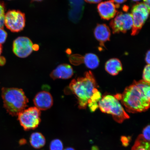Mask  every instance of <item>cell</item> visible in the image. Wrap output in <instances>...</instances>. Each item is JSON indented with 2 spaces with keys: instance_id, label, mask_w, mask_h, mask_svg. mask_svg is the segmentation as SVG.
Instances as JSON below:
<instances>
[{
  "instance_id": "1",
  "label": "cell",
  "mask_w": 150,
  "mask_h": 150,
  "mask_svg": "<svg viewBox=\"0 0 150 150\" xmlns=\"http://www.w3.org/2000/svg\"><path fill=\"white\" fill-rule=\"evenodd\" d=\"M125 110L130 113L145 112L149 108L150 83L143 80H134L131 85L125 88L122 95H117Z\"/></svg>"
},
{
  "instance_id": "2",
  "label": "cell",
  "mask_w": 150,
  "mask_h": 150,
  "mask_svg": "<svg viewBox=\"0 0 150 150\" xmlns=\"http://www.w3.org/2000/svg\"><path fill=\"white\" fill-rule=\"evenodd\" d=\"M96 81L91 71L86 72L82 77L74 79L71 82L69 88L78 99V107L86 108L90 99L97 89Z\"/></svg>"
},
{
  "instance_id": "3",
  "label": "cell",
  "mask_w": 150,
  "mask_h": 150,
  "mask_svg": "<svg viewBox=\"0 0 150 150\" xmlns=\"http://www.w3.org/2000/svg\"><path fill=\"white\" fill-rule=\"evenodd\" d=\"M1 97L4 107L12 116H18L25 109L29 102L23 90L18 88H3Z\"/></svg>"
},
{
  "instance_id": "4",
  "label": "cell",
  "mask_w": 150,
  "mask_h": 150,
  "mask_svg": "<svg viewBox=\"0 0 150 150\" xmlns=\"http://www.w3.org/2000/svg\"><path fill=\"white\" fill-rule=\"evenodd\" d=\"M98 108L103 112L111 115L117 123H122L125 120L130 118L119 100L114 96H104L99 101Z\"/></svg>"
},
{
  "instance_id": "5",
  "label": "cell",
  "mask_w": 150,
  "mask_h": 150,
  "mask_svg": "<svg viewBox=\"0 0 150 150\" xmlns=\"http://www.w3.org/2000/svg\"><path fill=\"white\" fill-rule=\"evenodd\" d=\"M40 110L35 107H33L25 109L19 113L18 119L24 130H33L40 124Z\"/></svg>"
},
{
  "instance_id": "6",
  "label": "cell",
  "mask_w": 150,
  "mask_h": 150,
  "mask_svg": "<svg viewBox=\"0 0 150 150\" xmlns=\"http://www.w3.org/2000/svg\"><path fill=\"white\" fill-rule=\"evenodd\" d=\"M150 8L143 3H138L131 10L133 25L131 35H136L139 33L149 17Z\"/></svg>"
},
{
  "instance_id": "7",
  "label": "cell",
  "mask_w": 150,
  "mask_h": 150,
  "mask_svg": "<svg viewBox=\"0 0 150 150\" xmlns=\"http://www.w3.org/2000/svg\"><path fill=\"white\" fill-rule=\"evenodd\" d=\"M133 22L132 16L129 13H117L110 23L113 33H125L132 29Z\"/></svg>"
},
{
  "instance_id": "8",
  "label": "cell",
  "mask_w": 150,
  "mask_h": 150,
  "mask_svg": "<svg viewBox=\"0 0 150 150\" xmlns=\"http://www.w3.org/2000/svg\"><path fill=\"white\" fill-rule=\"evenodd\" d=\"M25 24V14L19 11H9L5 15V25L13 32L21 31Z\"/></svg>"
},
{
  "instance_id": "9",
  "label": "cell",
  "mask_w": 150,
  "mask_h": 150,
  "mask_svg": "<svg viewBox=\"0 0 150 150\" xmlns=\"http://www.w3.org/2000/svg\"><path fill=\"white\" fill-rule=\"evenodd\" d=\"M34 50L32 42L27 37H18L14 41L13 50L18 57L24 58L28 57Z\"/></svg>"
},
{
  "instance_id": "10",
  "label": "cell",
  "mask_w": 150,
  "mask_h": 150,
  "mask_svg": "<svg viewBox=\"0 0 150 150\" xmlns=\"http://www.w3.org/2000/svg\"><path fill=\"white\" fill-rule=\"evenodd\" d=\"M119 6L112 0L101 2L97 6L98 12L101 18L105 20H109L115 17L117 13Z\"/></svg>"
},
{
  "instance_id": "11",
  "label": "cell",
  "mask_w": 150,
  "mask_h": 150,
  "mask_svg": "<svg viewBox=\"0 0 150 150\" xmlns=\"http://www.w3.org/2000/svg\"><path fill=\"white\" fill-rule=\"evenodd\" d=\"M33 102L35 107L40 110H45L52 107L53 104V100L50 93L42 91L35 95L33 99Z\"/></svg>"
},
{
  "instance_id": "12",
  "label": "cell",
  "mask_w": 150,
  "mask_h": 150,
  "mask_svg": "<svg viewBox=\"0 0 150 150\" xmlns=\"http://www.w3.org/2000/svg\"><path fill=\"white\" fill-rule=\"evenodd\" d=\"M74 70L70 65L64 64L59 65L52 71L50 76L52 79H67L72 77Z\"/></svg>"
},
{
  "instance_id": "13",
  "label": "cell",
  "mask_w": 150,
  "mask_h": 150,
  "mask_svg": "<svg viewBox=\"0 0 150 150\" xmlns=\"http://www.w3.org/2000/svg\"><path fill=\"white\" fill-rule=\"evenodd\" d=\"M94 34L100 45L103 46L105 42L109 40L111 33L109 28L106 24H99L96 27Z\"/></svg>"
},
{
  "instance_id": "14",
  "label": "cell",
  "mask_w": 150,
  "mask_h": 150,
  "mask_svg": "<svg viewBox=\"0 0 150 150\" xmlns=\"http://www.w3.org/2000/svg\"><path fill=\"white\" fill-rule=\"evenodd\" d=\"M105 69L107 72L112 76H117L122 71V65L119 59L112 58L107 61L105 65Z\"/></svg>"
},
{
  "instance_id": "15",
  "label": "cell",
  "mask_w": 150,
  "mask_h": 150,
  "mask_svg": "<svg viewBox=\"0 0 150 150\" xmlns=\"http://www.w3.org/2000/svg\"><path fill=\"white\" fill-rule=\"evenodd\" d=\"M82 63H84L88 68L95 69L98 67L99 64V58L96 55L93 53L86 54L82 57Z\"/></svg>"
},
{
  "instance_id": "16",
  "label": "cell",
  "mask_w": 150,
  "mask_h": 150,
  "mask_svg": "<svg viewBox=\"0 0 150 150\" xmlns=\"http://www.w3.org/2000/svg\"><path fill=\"white\" fill-rule=\"evenodd\" d=\"M46 142L45 137L40 132H34L30 137V143L35 149H39L43 147L45 145Z\"/></svg>"
},
{
  "instance_id": "17",
  "label": "cell",
  "mask_w": 150,
  "mask_h": 150,
  "mask_svg": "<svg viewBox=\"0 0 150 150\" xmlns=\"http://www.w3.org/2000/svg\"><path fill=\"white\" fill-rule=\"evenodd\" d=\"M102 98V95L98 90L95 92L88 102V106L90 111L94 112L98 108V103Z\"/></svg>"
},
{
  "instance_id": "18",
  "label": "cell",
  "mask_w": 150,
  "mask_h": 150,
  "mask_svg": "<svg viewBox=\"0 0 150 150\" xmlns=\"http://www.w3.org/2000/svg\"><path fill=\"white\" fill-rule=\"evenodd\" d=\"M131 150H150V142L144 139L142 134L137 138Z\"/></svg>"
},
{
  "instance_id": "19",
  "label": "cell",
  "mask_w": 150,
  "mask_h": 150,
  "mask_svg": "<svg viewBox=\"0 0 150 150\" xmlns=\"http://www.w3.org/2000/svg\"><path fill=\"white\" fill-rule=\"evenodd\" d=\"M50 150H63L62 142L59 139L52 140L50 142Z\"/></svg>"
},
{
  "instance_id": "20",
  "label": "cell",
  "mask_w": 150,
  "mask_h": 150,
  "mask_svg": "<svg viewBox=\"0 0 150 150\" xmlns=\"http://www.w3.org/2000/svg\"><path fill=\"white\" fill-rule=\"evenodd\" d=\"M5 9L4 4L0 1V29H3L5 25Z\"/></svg>"
},
{
  "instance_id": "21",
  "label": "cell",
  "mask_w": 150,
  "mask_h": 150,
  "mask_svg": "<svg viewBox=\"0 0 150 150\" xmlns=\"http://www.w3.org/2000/svg\"><path fill=\"white\" fill-rule=\"evenodd\" d=\"M150 65L147 64L144 67L143 74H142L143 80L149 83H150Z\"/></svg>"
},
{
  "instance_id": "22",
  "label": "cell",
  "mask_w": 150,
  "mask_h": 150,
  "mask_svg": "<svg viewBox=\"0 0 150 150\" xmlns=\"http://www.w3.org/2000/svg\"><path fill=\"white\" fill-rule=\"evenodd\" d=\"M150 125H148L142 131V136L144 139L150 142Z\"/></svg>"
},
{
  "instance_id": "23",
  "label": "cell",
  "mask_w": 150,
  "mask_h": 150,
  "mask_svg": "<svg viewBox=\"0 0 150 150\" xmlns=\"http://www.w3.org/2000/svg\"><path fill=\"white\" fill-rule=\"evenodd\" d=\"M7 33L3 29H0V44L5 42L7 37Z\"/></svg>"
},
{
  "instance_id": "24",
  "label": "cell",
  "mask_w": 150,
  "mask_h": 150,
  "mask_svg": "<svg viewBox=\"0 0 150 150\" xmlns=\"http://www.w3.org/2000/svg\"><path fill=\"white\" fill-rule=\"evenodd\" d=\"M150 50H149L148 51L147 53H146V55L145 59V60L146 62L147 63V64L150 65Z\"/></svg>"
},
{
  "instance_id": "25",
  "label": "cell",
  "mask_w": 150,
  "mask_h": 150,
  "mask_svg": "<svg viewBox=\"0 0 150 150\" xmlns=\"http://www.w3.org/2000/svg\"><path fill=\"white\" fill-rule=\"evenodd\" d=\"M86 2L91 4H98L100 3L102 0H84Z\"/></svg>"
},
{
  "instance_id": "26",
  "label": "cell",
  "mask_w": 150,
  "mask_h": 150,
  "mask_svg": "<svg viewBox=\"0 0 150 150\" xmlns=\"http://www.w3.org/2000/svg\"><path fill=\"white\" fill-rule=\"evenodd\" d=\"M6 62L5 58L3 56H0V66H3Z\"/></svg>"
},
{
  "instance_id": "27",
  "label": "cell",
  "mask_w": 150,
  "mask_h": 150,
  "mask_svg": "<svg viewBox=\"0 0 150 150\" xmlns=\"http://www.w3.org/2000/svg\"><path fill=\"white\" fill-rule=\"evenodd\" d=\"M116 4L119 6L120 4H122L125 2L127 0H112Z\"/></svg>"
},
{
  "instance_id": "28",
  "label": "cell",
  "mask_w": 150,
  "mask_h": 150,
  "mask_svg": "<svg viewBox=\"0 0 150 150\" xmlns=\"http://www.w3.org/2000/svg\"><path fill=\"white\" fill-rule=\"evenodd\" d=\"M143 3L144 4L147 6L149 8H150V0H143Z\"/></svg>"
},
{
  "instance_id": "29",
  "label": "cell",
  "mask_w": 150,
  "mask_h": 150,
  "mask_svg": "<svg viewBox=\"0 0 150 150\" xmlns=\"http://www.w3.org/2000/svg\"><path fill=\"white\" fill-rule=\"evenodd\" d=\"M64 150H76L72 147H67Z\"/></svg>"
},
{
  "instance_id": "30",
  "label": "cell",
  "mask_w": 150,
  "mask_h": 150,
  "mask_svg": "<svg viewBox=\"0 0 150 150\" xmlns=\"http://www.w3.org/2000/svg\"><path fill=\"white\" fill-rule=\"evenodd\" d=\"M2 52V46L0 44V56L1 55Z\"/></svg>"
},
{
  "instance_id": "31",
  "label": "cell",
  "mask_w": 150,
  "mask_h": 150,
  "mask_svg": "<svg viewBox=\"0 0 150 150\" xmlns=\"http://www.w3.org/2000/svg\"><path fill=\"white\" fill-rule=\"evenodd\" d=\"M33 1H43V0H33Z\"/></svg>"
},
{
  "instance_id": "32",
  "label": "cell",
  "mask_w": 150,
  "mask_h": 150,
  "mask_svg": "<svg viewBox=\"0 0 150 150\" xmlns=\"http://www.w3.org/2000/svg\"><path fill=\"white\" fill-rule=\"evenodd\" d=\"M132 1L134 2H138L141 1V0H132Z\"/></svg>"
},
{
  "instance_id": "33",
  "label": "cell",
  "mask_w": 150,
  "mask_h": 150,
  "mask_svg": "<svg viewBox=\"0 0 150 150\" xmlns=\"http://www.w3.org/2000/svg\"><path fill=\"white\" fill-rule=\"evenodd\" d=\"M8 1H10V0H8Z\"/></svg>"
}]
</instances>
